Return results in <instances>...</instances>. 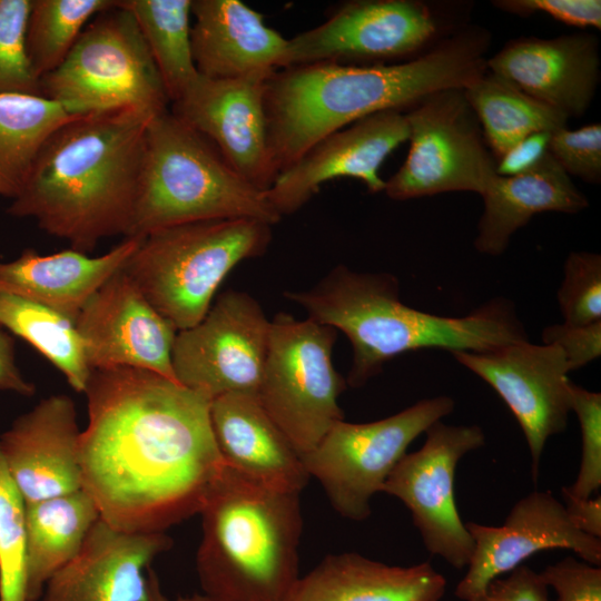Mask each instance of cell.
Instances as JSON below:
<instances>
[{"label":"cell","mask_w":601,"mask_h":601,"mask_svg":"<svg viewBox=\"0 0 601 601\" xmlns=\"http://www.w3.org/2000/svg\"><path fill=\"white\" fill-rule=\"evenodd\" d=\"M565 511L580 531L601 539V496L580 497L573 495L566 486L561 490Z\"/></svg>","instance_id":"cell-45"},{"label":"cell","mask_w":601,"mask_h":601,"mask_svg":"<svg viewBox=\"0 0 601 601\" xmlns=\"http://www.w3.org/2000/svg\"><path fill=\"white\" fill-rule=\"evenodd\" d=\"M99 519L82 489L26 504L27 601H39L47 582L79 554Z\"/></svg>","instance_id":"cell-28"},{"label":"cell","mask_w":601,"mask_h":601,"mask_svg":"<svg viewBox=\"0 0 601 601\" xmlns=\"http://www.w3.org/2000/svg\"><path fill=\"white\" fill-rule=\"evenodd\" d=\"M549 154L569 176L588 184L601 181V126L590 124L570 130L566 127L551 134Z\"/></svg>","instance_id":"cell-38"},{"label":"cell","mask_w":601,"mask_h":601,"mask_svg":"<svg viewBox=\"0 0 601 601\" xmlns=\"http://www.w3.org/2000/svg\"><path fill=\"white\" fill-rule=\"evenodd\" d=\"M269 333L270 319L252 295L226 290L200 322L177 332L175 380L208 401L228 393L258 394Z\"/></svg>","instance_id":"cell-12"},{"label":"cell","mask_w":601,"mask_h":601,"mask_svg":"<svg viewBox=\"0 0 601 601\" xmlns=\"http://www.w3.org/2000/svg\"><path fill=\"white\" fill-rule=\"evenodd\" d=\"M406 115L410 149L384 193L407 200L451 191L482 196L496 178V160L463 89L434 92Z\"/></svg>","instance_id":"cell-11"},{"label":"cell","mask_w":601,"mask_h":601,"mask_svg":"<svg viewBox=\"0 0 601 601\" xmlns=\"http://www.w3.org/2000/svg\"><path fill=\"white\" fill-rule=\"evenodd\" d=\"M463 91L495 160L532 134L566 127V116L487 70Z\"/></svg>","instance_id":"cell-29"},{"label":"cell","mask_w":601,"mask_h":601,"mask_svg":"<svg viewBox=\"0 0 601 601\" xmlns=\"http://www.w3.org/2000/svg\"><path fill=\"white\" fill-rule=\"evenodd\" d=\"M571 411L581 431L582 454L579 472L572 485L575 496L591 497L601 486V394L571 382Z\"/></svg>","instance_id":"cell-37"},{"label":"cell","mask_w":601,"mask_h":601,"mask_svg":"<svg viewBox=\"0 0 601 601\" xmlns=\"http://www.w3.org/2000/svg\"><path fill=\"white\" fill-rule=\"evenodd\" d=\"M446 395L423 398L403 411L368 423L344 420L332 425L313 451L302 457L309 477L325 491L343 518L362 521L371 499L404 456L408 445L454 410Z\"/></svg>","instance_id":"cell-10"},{"label":"cell","mask_w":601,"mask_h":601,"mask_svg":"<svg viewBox=\"0 0 601 601\" xmlns=\"http://www.w3.org/2000/svg\"><path fill=\"white\" fill-rule=\"evenodd\" d=\"M451 354L485 381L511 410L526 440L536 482L545 443L565 430L571 412L570 370L561 349L526 339Z\"/></svg>","instance_id":"cell-15"},{"label":"cell","mask_w":601,"mask_h":601,"mask_svg":"<svg viewBox=\"0 0 601 601\" xmlns=\"http://www.w3.org/2000/svg\"><path fill=\"white\" fill-rule=\"evenodd\" d=\"M490 42L486 30L469 27L403 62H317L276 70L265 81L264 105L277 174L317 141L359 119L403 111L441 90L470 87L486 71Z\"/></svg>","instance_id":"cell-2"},{"label":"cell","mask_w":601,"mask_h":601,"mask_svg":"<svg viewBox=\"0 0 601 601\" xmlns=\"http://www.w3.org/2000/svg\"><path fill=\"white\" fill-rule=\"evenodd\" d=\"M556 298L563 323L587 325L601 321V256L571 252L563 266Z\"/></svg>","instance_id":"cell-36"},{"label":"cell","mask_w":601,"mask_h":601,"mask_svg":"<svg viewBox=\"0 0 601 601\" xmlns=\"http://www.w3.org/2000/svg\"><path fill=\"white\" fill-rule=\"evenodd\" d=\"M148 601H206L200 593L169 599L161 590L159 579L154 570L148 569Z\"/></svg>","instance_id":"cell-46"},{"label":"cell","mask_w":601,"mask_h":601,"mask_svg":"<svg viewBox=\"0 0 601 601\" xmlns=\"http://www.w3.org/2000/svg\"><path fill=\"white\" fill-rule=\"evenodd\" d=\"M77 116L42 96L0 95V197L21 193L48 137Z\"/></svg>","instance_id":"cell-30"},{"label":"cell","mask_w":601,"mask_h":601,"mask_svg":"<svg viewBox=\"0 0 601 601\" xmlns=\"http://www.w3.org/2000/svg\"><path fill=\"white\" fill-rule=\"evenodd\" d=\"M466 601H550L540 573L519 565L508 575L492 580L484 591Z\"/></svg>","instance_id":"cell-42"},{"label":"cell","mask_w":601,"mask_h":601,"mask_svg":"<svg viewBox=\"0 0 601 601\" xmlns=\"http://www.w3.org/2000/svg\"><path fill=\"white\" fill-rule=\"evenodd\" d=\"M77 410L57 394L18 416L0 435V453L26 504L82 489Z\"/></svg>","instance_id":"cell-20"},{"label":"cell","mask_w":601,"mask_h":601,"mask_svg":"<svg viewBox=\"0 0 601 601\" xmlns=\"http://www.w3.org/2000/svg\"><path fill=\"white\" fill-rule=\"evenodd\" d=\"M213 434L224 462L278 491L300 493L309 475L300 455L262 405L258 394L210 401Z\"/></svg>","instance_id":"cell-24"},{"label":"cell","mask_w":601,"mask_h":601,"mask_svg":"<svg viewBox=\"0 0 601 601\" xmlns=\"http://www.w3.org/2000/svg\"><path fill=\"white\" fill-rule=\"evenodd\" d=\"M273 225L252 218L203 220L146 235L124 270L177 329L193 327L239 263L264 255Z\"/></svg>","instance_id":"cell-7"},{"label":"cell","mask_w":601,"mask_h":601,"mask_svg":"<svg viewBox=\"0 0 601 601\" xmlns=\"http://www.w3.org/2000/svg\"><path fill=\"white\" fill-rule=\"evenodd\" d=\"M141 239L126 237L100 256L72 248L42 255L26 248L13 260H0V294L47 306L76 319L89 298L125 267Z\"/></svg>","instance_id":"cell-25"},{"label":"cell","mask_w":601,"mask_h":601,"mask_svg":"<svg viewBox=\"0 0 601 601\" xmlns=\"http://www.w3.org/2000/svg\"><path fill=\"white\" fill-rule=\"evenodd\" d=\"M446 580L430 562L388 565L356 552L325 556L284 601H440Z\"/></svg>","instance_id":"cell-26"},{"label":"cell","mask_w":601,"mask_h":601,"mask_svg":"<svg viewBox=\"0 0 601 601\" xmlns=\"http://www.w3.org/2000/svg\"><path fill=\"white\" fill-rule=\"evenodd\" d=\"M26 542V501L0 453V601H27Z\"/></svg>","instance_id":"cell-34"},{"label":"cell","mask_w":601,"mask_h":601,"mask_svg":"<svg viewBox=\"0 0 601 601\" xmlns=\"http://www.w3.org/2000/svg\"><path fill=\"white\" fill-rule=\"evenodd\" d=\"M541 338L543 344L561 349L572 372L601 355V321L587 325L552 324L543 329Z\"/></svg>","instance_id":"cell-41"},{"label":"cell","mask_w":601,"mask_h":601,"mask_svg":"<svg viewBox=\"0 0 601 601\" xmlns=\"http://www.w3.org/2000/svg\"><path fill=\"white\" fill-rule=\"evenodd\" d=\"M284 295L308 318L349 339L353 358L346 382L352 387L365 385L390 359L407 352H482L529 339L510 299H490L465 316H440L404 304L400 282L390 273L337 265L311 288Z\"/></svg>","instance_id":"cell-4"},{"label":"cell","mask_w":601,"mask_h":601,"mask_svg":"<svg viewBox=\"0 0 601 601\" xmlns=\"http://www.w3.org/2000/svg\"><path fill=\"white\" fill-rule=\"evenodd\" d=\"M40 95L78 116L132 108L155 117L170 105L139 27L119 0L97 14L63 62L40 79Z\"/></svg>","instance_id":"cell-8"},{"label":"cell","mask_w":601,"mask_h":601,"mask_svg":"<svg viewBox=\"0 0 601 601\" xmlns=\"http://www.w3.org/2000/svg\"><path fill=\"white\" fill-rule=\"evenodd\" d=\"M75 323L92 371L130 367L175 380L171 351L177 329L124 268L89 298Z\"/></svg>","instance_id":"cell-17"},{"label":"cell","mask_w":601,"mask_h":601,"mask_svg":"<svg viewBox=\"0 0 601 601\" xmlns=\"http://www.w3.org/2000/svg\"><path fill=\"white\" fill-rule=\"evenodd\" d=\"M31 0H0V95H40L27 52Z\"/></svg>","instance_id":"cell-35"},{"label":"cell","mask_w":601,"mask_h":601,"mask_svg":"<svg viewBox=\"0 0 601 601\" xmlns=\"http://www.w3.org/2000/svg\"><path fill=\"white\" fill-rule=\"evenodd\" d=\"M0 391L13 392L22 396H32L36 386L21 373L16 361L13 338L0 326Z\"/></svg>","instance_id":"cell-44"},{"label":"cell","mask_w":601,"mask_h":601,"mask_svg":"<svg viewBox=\"0 0 601 601\" xmlns=\"http://www.w3.org/2000/svg\"><path fill=\"white\" fill-rule=\"evenodd\" d=\"M191 52L211 79L266 77L285 67L288 39L240 0H191Z\"/></svg>","instance_id":"cell-23"},{"label":"cell","mask_w":601,"mask_h":601,"mask_svg":"<svg viewBox=\"0 0 601 601\" xmlns=\"http://www.w3.org/2000/svg\"><path fill=\"white\" fill-rule=\"evenodd\" d=\"M424 433L422 447L404 454L382 492L405 504L431 554L461 570L471 560L474 542L456 508L455 470L466 453L483 446L485 435L479 425H450L442 421Z\"/></svg>","instance_id":"cell-14"},{"label":"cell","mask_w":601,"mask_h":601,"mask_svg":"<svg viewBox=\"0 0 601 601\" xmlns=\"http://www.w3.org/2000/svg\"><path fill=\"white\" fill-rule=\"evenodd\" d=\"M0 326L23 338L83 393L90 368L75 319L47 306L0 294Z\"/></svg>","instance_id":"cell-32"},{"label":"cell","mask_w":601,"mask_h":601,"mask_svg":"<svg viewBox=\"0 0 601 601\" xmlns=\"http://www.w3.org/2000/svg\"><path fill=\"white\" fill-rule=\"evenodd\" d=\"M486 70L568 118L589 108L600 78L598 38L577 33L509 41Z\"/></svg>","instance_id":"cell-21"},{"label":"cell","mask_w":601,"mask_h":601,"mask_svg":"<svg viewBox=\"0 0 601 601\" xmlns=\"http://www.w3.org/2000/svg\"><path fill=\"white\" fill-rule=\"evenodd\" d=\"M228 218L275 225L266 193L238 175L204 136L170 110L147 127L140 186L128 237L170 226Z\"/></svg>","instance_id":"cell-6"},{"label":"cell","mask_w":601,"mask_h":601,"mask_svg":"<svg viewBox=\"0 0 601 601\" xmlns=\"http://www.w3.org/2000/svg\"><path fill=\"white\" fill-rule=\"evenodd\" d=\"M152 118L125 108L65 122L43 144L7 213L35 219L85 254L104 238L128 237Z\"/></svg>","instance_id":"cell-3"},{"label":"cell","mask_w":601,"mask_h":601,"mask_svg":"<svg viewBox=\"0 0 601 601\" xmlns=\"http://www.w3.org/2000/svg\"><path fill=\"white\" fill-rule=\"evenodd\" d=\"M337 331L308 317L278 313L270 319L258 397L296 452L315 449L337 421L346 380L332 362Z\"/></svg>","instance_id":"cell-9"},{"label":"cell","mask_w":601,"mask_h":601,"mask_svg":"<svg viewBox=\"0 0 601 601\" xmlns=\"http://www.w3.org/2000/svg\"><path fill=\"white\" fill-rule=\"evenodd\" d=\"M492 3L505 12L522 17L545 13L569 26L601 29L599 0H497Z\"/></svg>","instance_id":"cell-40"},{"label":"cell","mask_w":601,"mask_h":601,"mask_svg":"<svg viewBox=\"0 0 601 601\" xmlns=\"http://www.w3.org/2000/svg\"><path fill=\"white\" fill-rule=\"evenodd\" d=\"M173 539L126 533L99 519L79 554L46 584L39 601H148L145 570Z\"/></svg>","instance_id":"cell-22"},{"label":"cell","mask_w":601,"mask_h":601,"mask_svg":"<svg viewBox=\"0 0 601 601\" xmlns=\"http://www.w3.org/2000/svg\"><path fill=\"white\" fill-rule=\"evenodd\" d=\"M118 0H31L27 52L39 79L67 58L86 26Z\"/></svg>","instance_id":"cell-33"},{"label":"cell","mask_w":601,"mask_h":601,"mask_svg":"<svg viewBox=\"0 0 601 601\" xmlns=\"http://www.w3.org/2000/svg\"><path fill=\"white\" fill-rule=\"evenodd\" d=\"M83 393L82 490L100 519L121 532L156 533L197 514L224 464L210 401L130 367L92 371Z\"/></svg>","instance_id":"cell-1"},{"label":"cell","mask_w":601,"mask_h":601,"mask_svg":"<svg viewBox=\"0 0 601 601\" xmlns=\"http://www.w3.org/2000/svg\"><path fill=\"white\" fill-rule=\"evenodd\" d=\"M552 132L532 134L496 160L499 176H515L535 167L549 152V141Z\"/></svg>","instance_id":"cell-43"},{"label":"cell","mask_w":601,"mask_h":601,"mask_svg":"<svg viewBox=\"0 0 601 601\" xmlns=\"http://www.w3.org/2000/svg\"><path fill=\"white\" fill-rule=\"evenodd\" d=\"M136 20L170 104L198 78L190 41L191 0H119Z\"/></svg>","instance_id":"cell-31"},{"label":"cell","mask_w":601,"mask_h":601,"mask_svg":"<svg viewBox=\"0 0 601 601\" xmlns=\"http://www.w3.org/2000/svg\"><path fill=\"white\" fill-rule=\"evenodd\" d=\"M198 513L205 600L284 601L299 579L300 493L272 489L224 462Z\"/></svg>","instance_id":"cell-5"},{"label":"cell","mask_w":601,"mask_h":601,"mask_svg":"<svg viewBox=\"0 0 601 601\" xmlns=\"http://www.w3.org/2000/svg\"><path fill=\"white\" fill-rule=\"evenodd\" d=\"M439 31L437 17L420 1H347L323 23L288 39L285 67L403 62L422 55Z\"/></svg>","instance_id":"cell-13"},{"label":"cell","mask_w":601,"mask_h":601,"mask_svg":"<svg viewBox=\"0 0 601 601\" xmlns=\"http://www.w3.org/2000/svg\"><path fill=\"white\" fill-rule=\"evenodd\" d=\"M546 587L554 589L555 601H601V569L566 556L540 573Z\"/></svg>","instance_id":"cell-39"},{"label":"cell","mask_w":601,"mask_h":601,"mask_svg":"<svg viewBox=\"0 0 601 601\" xmlns=\"http://www.w3.org/2000/svg\"><path fill=\"white\" fill-rule=\"evenodd\" d=\"M266 79H211L199 73L169 109L210 141L238 175L265 193L278 176L268 141Z\"/></svg>","instance_id":"cell-16"},{"label":"cell","mask_w":601,"mask_h":601,"mask_svg":"<svg viewBox=\"0 0 601 601\" xmlns=\"http://www.w3.org/2000/svg\"><path fill=\"white\" fill-rule=\"evenodd\" d=\"M408 139L406 115L401 110L381 111L342 128L313 145L280 171L266 197L283 216L304 207L333 179L355 178L370 193L384 191L380 176L384 160Z\"/></svg>","instance_id":"cell-19"},{"label":"cell","mask_w":601,"mask_h":601,"mask_svg":"<svg viewBox=\"0 0 601 601\" xmlns=\"http://www.w3.org/2000/svg\"><path fill=\"white\" fill-rule=\"evenodd\" d=\"M484 209L477 224L474 247L500 256L513 234L540 213L575 214L589 206L588 198L548 152L533 168L515 176H496L481 196Z\"/></svg>","instance_id":"cell-27"},{"label":"cell","mask_w":601,"mask_h":601,"mask_svg":"<svg viewBox=\"0 0 601 601\" xmlns=\"http://www.w3.org/2000/svg\"><path fill=\"white\" fill-rule=\"evenodd\" d=\"M465 526L474 546L467 571L455 589L463 601L545 550L569 549L589 564H601V539L577 529L550 491H533L520 499L502 525L467 522Z\"/></svg>","instance_id":"cell-18"}]
</instances>
